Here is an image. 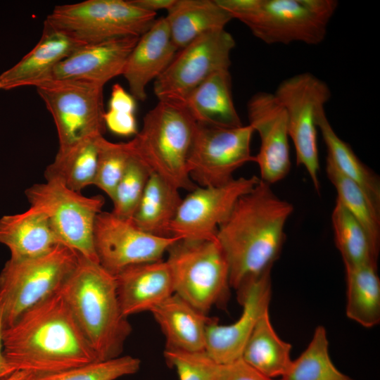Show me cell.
Wrapping results in <instances>:
<instances>
[{
    "mask_svg": "<svg viewBox=\"0 0 380 380\" xmlns=\"http://www.w3.org/2000/svg\"><path fill=\"white\" fill-rule=\"evenodd\" d=\"M293 205L262 180L236 203L219 227L216 239L226 258L231 288L243 286L272 270L285 241Z\"/></svg>",
    "mask_w": 380,
    "mask_h": 380,
    "instance_id": "1",
    "label": "cell"
},
{
    "mask_svg": "<svg viewBox=\"0 0 380 380\" xmlns=\"http://www.w3.org/2000/svg\"><path fill=\"white\" fill-rule=\"evenodd\" d=\"M2 338L9 365L30 375L59 372L99 360L60 291L4 328Z\"/></svg>",
    "mask_w": 380,
    "mask_h": 380,
    "instance_id": "2",
    "label": "cell"
},
{
    "mask_svg": "<svg viewBox=\"0 0 380 380\" xmlns=\"http://www.w3.org/2000/svg\"><path fill=\"white\" fill-rule=\"evenodd\" d=\"M60 291L98 360L122 355L132 327L121 310L115 276L80 255Z\"/></svg>",
    "mask_w": 380,
    "mask_h": 380,
    "instance_id": "3",
    "label": "cell"
},
{
    "mask_svg": "<svg viewBox=\"0 0 380 380\" xmlns=\"http://www.w3.org/2000/svg\"><path fill=\"white\" fill-rule=\"evenodd\" d=\"M197 122L182 105L158 101L144 117L141 129L128 141L132 155L175 188L191 191L187 162Z\"/></svg>",
    "mask_w": 380,
    "mask_h": 380,
    "instance_id": "4",
    "label": "cell"
},
{
    "mask_svg": "<svg viewBox=\"0 0 380 380\" xmlns=\"http://www.w3.org/2000/svg\"><path fill=\"white\" fill-rule=\"evenodd\" d=\"M232 17L267 44H321L336 0H216Z\"/></svg>",
    "mask_w": 380,
    "mask_h": 380,
    "instance_id": "5",
    "label": "cell"
},
{
    "mask_svg": "<svg viewBox=\"0 0 380 380\" xmlns=\"http://www.w3.org/2000/svg\"><path fill=\"white\" fill-rule=\"evenodd\" d=\"M79 257L76 251L61 243L40 256L20 260L10 258L0 272L4 328L58 292Z\"/></svg>",
    "mask_w": 380,
    "mask_h": 380,
    "instance_id": "6",
    "label": "cell"
},
{
    "mask_svg": "<svg viewBox=\"0 0 380 380\" xmlns=\"http://www.w3.org/2000/svg\"><path fill=\"white\" fill-rule=\"evenodd\" d=\"M166 260L172 274L174 293L206 314L229 298V271L217 241L179 239Z\"/></svg>",
    "mask_w": 380,
    "mask_h": 380,
    "instance_id": "7",
    "label": "cell"
},
{
    "mask_svg": "<svg viewBox=\"0 0 380 380\" xmlns=\"http://www.w3.org/2000/svg\"><path fill=\"white\" fill-rule=\"evenodd\" d=\"M156 20V13L142 10L131 0H86L56 6L44 23L86 44L140 37Z\"/></svg>",
    "mask_w": 380,
    "mask_h": 380,
    "instance_id": "8",
    "label": "cell"
},
{
    "mask_svg": "<svg viewBox=\"0 0 380 380\" xmlns=\"http://www.w3.org/2000/svg\"><path fill=\"white\" fill-rule=\"evenodd\" d=\"M25 196L30 207L48 217L63 244L99 262L94 229L96 217L105 203L103 196H85L55 179L33 184L25 190Z\"/></svg>",
    "mask_w": 380,
    "mask_h": 380,
    "instance_id": "9",
    "label": "cell"
},
{
    "mask_svg": "<svg viewBox=\"0 0 380 380\" xmlns=\"http://www.w3.org/2000/svg\"><path fill=\"white\" fill-rule=\"evenodd\" d=\"M273 94L285 110L296 163L305 168L315 189L319 192L317 115L330 99L331 90L324 81L306 72L284 80Z\"/></svg>",
    "mask_w": 380,
    "mask_h": 380,
    "instance_id": "10",
    "label": "cell"
},
{
    "mask_svg": "<svg viewBox=\"0 0 380 380\" xmlns=\"http://www.w3.org/2000/svg\"><path fill=\"white\" fill-rule=\"evenodd\" d=\"M103 85L72 80L49 79L35 87L56 125L58 148L103 135Z\"/></svg>",
    "mask_w": 380,
    "mask_h": 380,
    "instance_id": "11",
    "label": "cell"
},
{
    "mask_svg": "<svg viewBox=\"0 0 380 380\" xmlns=\"http://www.w3.org/2000/svg\"><path fill=\"white\" fill-rule=\"evenodd\" d=\"M235 40L225 29L206 32L179 50L154 80L158 101L184 106L189 94L213 73L229 70Z\"/></svg>",
    "mask_w": 380,
    "mask_h": 380,
    "instance_id": "12",
    "label": "cell"
},
{
    "mask_svg": "<svg viewBox=\"0 0 380 380\" xmlns=\"http://www.w3.org/2000/svg\"><path fill=\"white\" fill-rule=\"evenodd\" d=\"M253 129L249 125L222 127L197 122L187 162L191 179L200 186H216L234 179V173L249 162Z\"/></svg>",
    "mask_w": 380,
    "mask_h": 380,
    "instance_id": "13",
    "label": "cell"
},
{
    "mask_svg": "<svg viewBox=\"0 0 380 380\" xmlns=\"http://www.w3.org/2000/svg\"><path fill=\"white\" fill-rule=\"evenodd\" d=\"M179 239L151 234L137 227L131 220L118 217L112 212L101 211L94 229L99 262L113 275L132 265L162 260L170 247Z\"/></svg>",
    "mask_w": 380,
    "mask_h": 380,
    "instance_id": "14",
    "label": "cell"
},
{
    "mask_svg": "<svg viewBox=\"0 0 380 380\" xmlns=\"http://www.w3.org/2000/svg\"><path fill=\"white\" fill-rule=\"evenodd\" d=\"M260 181L253 175L234 178L221 186H197L182 198L170 227L171 236L189 240L216 239L219 227L237 201Z\"/></svg>",
    "mask_w": 380,
    "mask_h": 380,
    "instance_id": "15",
    "label": "cell"
},
{
    "mask_svg": "<svg viewBox=\"0 0 380 380\" xmlns=\"http://www.w3.org/2000/svg\"><path fill=\"white\" fill-rule=\"evenodd\" d=\"M249 125L258 132L260 146L254 156L260 179L272 185L291 169L289 136L285 110L273 93L260 91L247 103Z\"/></svg>",
    "mask_w": 380,
    "mask_h": 380,
    "instance_id": "16",
    "label": "cell"
},
{
    "mask_svg": "<svg viewBox=\"0 0 380 380\" xmlns=\"http://www.w3.org/2000/svg\"><path fill=\"white\" fill-rule=\"evenodd\" d=\"M242 312L234 322L223 325L216 319L208 324L205 353L216 362L227 365L241 357L243 348L262 315L270 310L272 298L271 270L237 292Z\"/></svg>",
    "mask_w": 380,
    "mask_h": 380,
    "instance_id": "17",
    "label": "cell"
},
{
    "mask_svg": "<svg viewBox=\"0 0 380 380\" xmlns=\"http://www.w3.org/2000/svg\"><path fill=\"white\" fill-rule=\"evenodd\" d=\"M139 38L130 36L82 44L55 67L51 79L80 80L104 86L122 75Z\"/></svg>",
    "mask_w": 380,
    "mask_h": 380,
    "instance_id": "18",
    "label": "cell"
},
{
    "mask_svg": "<svg viewBox=\"0 0 380 380\" xmlns=\"http://www.w3.org/2000/svg\"><path fill=\"white\" fill-rule=\"evenodd\" d=\"M177 51L165 18L156 19L152 27L139 38L122 75L136 100L146 99L147 85L165 71Z\"/></svg>",
    "mask_w": 380,
    "mask_h": 380,
    "instance_id": "19",
    "label": "cell"
},
{
    "mask_svg": "<svg viewBox=\"0 0 380 380\" xmlns=\"http://www.w3.org/2000/svg\"><path fill=\"white\" fill-rule=\"evenodd\" d=\"M82 44L44 23L42 34L33 49L0 75V90L36 87L51 78L55 67Z\"/></svg>",
    "mask_w": 380,
    "mask_h": 380,
    "instance_id": "20",
    "label": "cell"
},
{
    "mask_svg": "<svg viewBox=\"0 0 380 380\" xmlns=\"http://www.w3.org/2000/svg\"><path fill=\"white\" fill-rule=\"evenodd\" d=\"M123 315L151 311L174 294L173 281L166 260L127 267L115 275Z\"/></svg>",
    "mask_w": 380,
    "mask_h": 380,
    "instance_id": "21",
    "label": "cell"
},
{
    "mask_svg": "<svg viewBox=\"0 0 380 380\" xmlns=\"http://www.w3.org/2000/svg\"><path fill=\"white\" fill-rule=\"evenodd\" d=\"M151 312L165 336V349L205 351L207 328L213 318L175 293Z\"/></svg>",
    "mask_w": 380,
    "mask_h": 380,
    "instance_id": "22",
    "label": "cell"
},
{
    "mask_svg": "<svg viewBox=\"0 0 380 380\" xmlns=\"http://www.w3.org/2000/svg\"><path fill=\"white\" fill-rule=\"evenodd\" d=\"M61 243L48 217L32 207L23 213L4 215L0 219V244L9 249L11 258L40 256Z\"/></svg>",
    "mask_w": 380,
    "mask_h": 380,
    "instance_id": "23",
    "label": "cell"
},
{
    "mask_svg": "<svg viewBox=\"0 0 380 380\" xmlns=\"http://www.w3.org/2000/svg\"><path fill=\"white\" fill-rule=\"evenodd\" d=\"M229 70L217 71L188 96L184 107L198 123L222 127L243 125L235 108Z\"/></svg>",
    "mask_w": 380,
    "mask_h": 380,
    "instance_id": "24",
    "label": "cell"
},
{
    "mask_svg": "<svg viewBox=\"0 0 380 380\" xmlns=\"http://www.w3.org/2000/svg\"><path fill=\"white\" fill-rule=\"evenodd\" d=\"M167 13L165 18L178 51L206 32L224 29L233 20L216 0H175Z\"/></svg>",
    "mask_w": 380,
    "mask_h": 380,
    "instance_id": "25",
    "label": "cell"
},
{
    "mask_svg": "<svg viewBox=\"0 0 380 380\" xmlns=\"http://www.w3.org/2000/svg\"><path fill=\"white\" fill-rule=\"evenodd\" d=\"M317 125L326 146V160L342 175L360 187L380 213V179L377 174L362 163L350 146L337 135L327 117L324 108L317 112Z\"/></svg>",
    "mask_w": 380,
    "mask_h": 380,
    "instance_id": "26",
    "label": "cell"
},
{
    "mask_svg": "<svg viewBox=\"0 0 380 380\" xmlns=\"http://www.w3.org/2000/svg\"><path fill=\"white\" fill-rule=\"evenodd\" d=\"M291 350V345L281 339L274 330L267 310L258 321L241 358L267 377L281 378L293 360Z\"/></svg>",
    "mask_w": 380,
    "mask_h": 380,
    "instance_id": "27",
    "label": "cell"
},
{
    "mask_svg": "<svg viewBox=\"0 0 380 380\" xmlns=\"http://www.w3.org/2000/svg\"><path fill=\"white\" fill-rule=\"evenodd\" d=\"M182 200L178 189L157 175L151 174L131 220L151 234L172 236L170 227Z\"/></svg>",
    "mask_w": 380,
    "mask_h": 380,
    "instance_id": "28",
    "label": "cell"
},
{
    "mask_svg": "<svg viewBox=\"0 0 380 380\" xmlns=\"http://www.w3.org/2000/svg\"><path fill=\"white\" fill-rule=\"evenodd\" d=\"M346 316L365 328L380 322V279L378 267L345 265Z\"/></svg>",
    "mask_w": 380,
    "mask_h": 380,
    "instance_id": "29",
    "label": "cell"
},
{
    "mask_svg": "<svg viewBox=\"0 0 380 380\" xmlns=\"http://www.w3.org/2000/svg\"><path fill=\"white\" fill-rule=\"evenodd\" d=\"M100 136L103 135L91 137L58 148L53 161L46 167V180H58L80 193L85 187L94 185Z\"/></svg>",
    "mask_w": 380,
    "mask_h": 380,
    "instance_id": "30",
    "label": "cell"
},
{
    "mask_svg": "<svg viewBox=\"0 0 380 380\" xmlns=\"http://www.w3.org/2000/svg\"><path fill=\"white\" fill-rule=\"evenodd\" d=\"M336 246L344 265L378 267L379 253L373 247L361 224L338 200L331 214Z\"/></svg>",
    "mask_w": 380,
    "mask_h": 380,
    "instance_id": "31",
    "label": "cell"
},
{
    "mask_svg": "<svg viewBox=\"0 0 380 380\" xmlns=\"http://www.w3.org/2000/svg\"><path fill=\"white\" fill-rule=\"evenodd\" d=\"M329 345L326 329L322 325L317 327L305 350L292 360L279 380H355L336 367Z\"/></svg>",
    "mask_w": 380,
    "mask_h": 380,
    "instance_id": "32",
    "label": "cell"
},
{
    "mask_svg": "<svg viewBox=\"0 0 380 380\" xmlns=\"http://www.w3.org/2000/svg\"><path fill=\"white\" fill-rule=\"evenodd\" d=\"M326 173L334 186L337 198L361 224L373 247L380 251V213L355 182L342 175L326 160Z\"/></svg>",
    "mask_w": 380,
    "mask_h": 380,
    "instance_id": "33",
    "label": "cell"
},
{
    "mask_svg": "<svg viewBox=\"0 0 380 380\" xmlns=\"http://www.w3.org/2000/svg\"><path fill=\"white\" fill-rule=\"evenodd\" d=\"M140 367L141 360L139 358L131 355H120L59 372L28 375L23 380H116L135 374Z\"/></svg>",
    "mask_w": 380,
    "mask_h": 380,
    "instance_id": "34",
    "label": "cell"
},
{
    "mask_svg": "<svg viewBox=\"0 0 380 380\" xmlns=\"http://www.w3.org/2000/svg\"><path fill=\"white\" fill-rule=\"evenodd\" d=\"M132 153L127 142L114 143L100 136L94 185L110 199L122 177Z\"/></svg>",
    "mask_w": 380,
    "mask_h": 380,
    "instance_id": "35",
    "label": "cell"
},
{
    "mask_svg": "<svg viewBox=\"0 0 380 380\" xmlns=\"http://www.w3.org/2000/svg\"><path fill=\"white\" fill-rule=\"evenodd\" d=\"M150 175L148 169L132 153L127 169L111 198L113 203L111 212L114 215L132 220Z\"/></svg>",
    "mask_w": 380,
    "mask_h": 380,
    "instance_id": "36",
    "label": "cell"
},
{
    "mask_svg": "<svg viewBox=\"0 0 380 380\" xmlns=\"http://www.w3.org/2000/svg\"><path fill=\"white\" fill-rule=\"evenodd\" d=\"M168 366L174 368L179 380H220L222 365L213 360L205 351L185 352L165 349Z\"/></svg>",
    "mask_w": 380,
    "mask_h": 380,
    "instance_id": "37",
    "label": "cell"
},
{
    "mask_svg": "<svg viewBox=\"0 0 380 380\" xmlns=\"http://www.w3.org/2000/svg\"><path fill=\"white\" fill-rule=\"evenodd\" d=\"M135 111L136 99L120 84H113L103 115L106 127L120 136L135 135L138 132Z\"/></svg>",
    "mask_w": 380,
    "mask_h": 380,
    "instance_id": "38",
    "label": "cell"
},
{
    "mask_svg": "<svg viewBox=\"0 0 380 380\" xmlns=\"http://www.w3.org/2000/svg\"><path fill=\"white\" fill-rule=\"evenodd\" d=\"M220 380H276L265 376L241 358L230 364L222 365ZM279 380V379H277Z\"/></svg>",
    "mask_w": 380,
    "mask_h": 380,
    "instance_id": "39",
    "label": "cell"
},
{
    "mask_svg": "<svg viewBox=\"0 0 380 380\" xmlns=\"http://www.w3.org/2000/svg\"><path fill=\"white\" fill-rule=\"evenodd\" d=\"M132 3L146 11L156 13L158 11H167L175 0H131Z\"/></svg>",
    "mask_w": 380,
    "mask_h": 380,
    "instance_id": "40",
    "label": "cell"
},
{
    "mask_svg": "<svg viewBox=\"0 0 380 380\" xmlns=\"http://www.w3.org/2000/svg\"><path fill=\"white\" fill-rule=\"evenodd\" d=\"M3 329V311L0 299V380L4 379L15 372V370L9 365L4 355L2 338Z\"/></svg>",
    "mask_w": 380,
    "mask_h": 380,
    "instance_id": "41",
    "label": "cell"
},
{
    "mask_svg": "<svg viewBox=\"0 0 380 380\" xmlns=\"http://www.w3.org/2000/svg\"><path fill=\"white\" fill-rule=\"evenodd\" d=\"M28 375L30 374L25 372L15 371L9 376L5 378L3 380H23Z\"/></svg>",
    "mask_w": 380,
    "mask_h": 380,
    "instance_id": "42",
    "label": "cell"
},
{
    "mask_svg": "<svg viewBox=\"0 0 380 380\" xmlns=\"http://www.w3.org/2000/svg\"></svg>",
    "mask_w": 380,
    "mask_h": 380,
    "instance_id": "43",
    "label": "cell"
}]
</instances>
